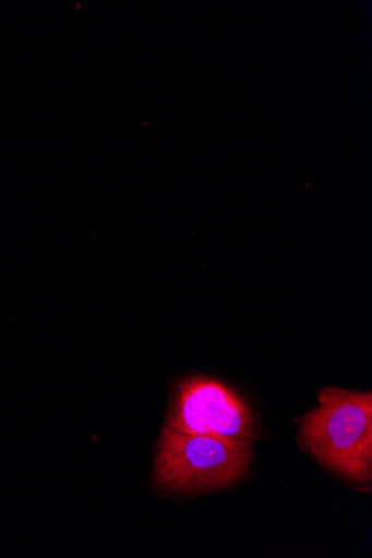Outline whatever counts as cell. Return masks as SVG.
Segmentation results:
<instances>
[{"mask_svg": "<svg viewBox=\"0 0 372 558\" xmlns=\"http://www.w3.org/2000/svg\"><path fill=\"white\" fill-rule=\"evenodd\" d=\"M301 421L314 458L332 471L365 483L372 476V395L328 387Z\"/></svg>", "mask_w": 372, "mask_h": 558, "instance_id": "cell-1", "label": "cell"}, {"mask_svg": "<svg viewBox=\"0 0 372 558\" xmlns=\"http://www.w3.org/2000/svg\"><path fill=\"white\" fill-rule=\"evenodd\" d=\"M251 458V442L165 426L156 448L153 481L171 492L226 487L243 475Z\"/></svg>", "mask_w": 372, "mask_h": 558, "instance_id": "cell-2", "label": "cell"}, {"mask_svg": "<svg viewBox=\"0 0 372 558\" xmlns=\"http://www.w3.org/2000/svg\"><path fill=\"white\" fill-rule=\"evenodd\" d=\"M166 426L196 435L253 442L257 425L244 401L225 383L191 376L175 388Z\"/></svg>", "mask_w": 372, "mask_h": 558, "instance_id": "cell-3", "label": "cell"}]
</instances>
